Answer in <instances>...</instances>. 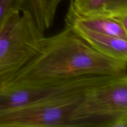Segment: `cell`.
I'll list each match as a JSON object with an SVG mask.
<instances>
[{
	"label": "cell",
	"mask_w": 127,
	"mask_h": 127,
	"mask_svg": "<svg viewBox=\"0 0 127 127\" xmlns=\"http://www.w3.org/2000/svg\"><path fill=\"white\" fill-rule=\"evenodd\" d=\"M64 27L71 29L87 43L102 54L127 63V39L98 33L76 21H65Z\"/></svg>",
	"instance_id": "cell-6"
},
{
	"label": "cell",
	"mask_w": 127,
	"mask_h": 127,
	"mask_svg": "<svg viewBox=\"0 0 127 127\" xmlns=\"http://www.w3.org/2000/svg\"><path fill=\"white\" fill-rule=\"evenodd\" d=\"M112 77L114 76L86 77L40 85H5L0 88V113L52 97L84 92Z\"/></svg>",
	"instance_id": "cell-5"
},
{
	"label": "cell",
	"mask_w": 127,
	"mask_h": 127,
	"mask_svg": "<svg viewBox=\"0 0 127 127\" xmlns=\"http://www.w3.org/2000/svg\"><path fill=\"white\" fill-rule=\"evenodd\" d=\"M127 63L99 52L69 27L45 37L34 58L6 85L53 84L91 76L126 74Z\"/></svg>",
	"instance_id": "cell-1"
},
{
	"label": "cell",
	"mask_w": 127,
	"mask_h": 127,
	"mask_svg": "<svg viewBox=\"0 0 127 127\" xmlns=\"http://www.w3.org/2000/svg\"><path fill=\"white\" fill-rule=\"evenodd\" d=\"M63 0H26L27 9L35 21L42 26L54 22L57 9Z\"/></svg>",
	"instance_id": "cell-9"
},
{
	"label": "cell",
	"mask_w": 127,
	"mask_h": 127,
	"mask_svg": "<svg viewBox=\"0 0 127 127\" xmlns=\"http://www.w3.org/2000/svg\"><path fill=\"white\" fill-rule=\"evenodd\" d=\"M108 0H70L65 21L105 16Z\"/></svg>",
	"instance_id": "cell-7"
},
{
	"label": "cell",
	"mask_w": 127,
	"mask_h": 127,
	"mask_svg": "<svg viewBox=\"0 0 127 127\" xmlns=\"http://www.w3.org/2000/svg\"><path fill=\"white\" fill-rule=\"evenodd\" d=\"M105 12V16L127 13V0H108Z\"/></svg>",
	"instance_id": "cell-11"
},
{
	"label": "cell",
	"mask_w": 127,
	"mask_h": 127,
	"mask_svg": "<svg viewBox=\"0 0 127 127\" xmlns=\"http://www.w3.org/2000/svg\"><path fill=\"white\" fill-rule=\"evenodd\" d=\"M83 93L57 95L0 113V127H73L72 113Z\"/></svg>",
	"instance_id": "cell-4"
},
{
	"label": "cell",
	"mask_w": 127,
	"mask_h": 127,
	"mask_svg": "<svg viewBox=\"0 0 127 127\" xmlns=\"http://www.w3.org/2000/svg\"><path fill=\"white\" fill-rule=\"evenodd\" d=\"M109 127H127V114L113 121Z\"/></svg>",
	"instance_id": "cell-12"
},
{
	"label": "cell",
	"mask_w": 127,
	"mask_h": 127,
	"mask_svg": "<svg viewBox=\"0 0 127 127\" xmlns=\"http://www.w3.org/2000/svg\"><path fill=\"white\" fill-rule=\"evenodd\" d=\"M26 9V0H0V27L12 10Z\"/></svg>",
	"instance_id": "cell-10"
},
{
	"label": "cell",
	"mask_w": 127,
	"mask_h": 127,
	"mask_svg": "<svg viewBox=\"0 0 127 127\" xmlns=\"http://www.w3.org/2000/svg\"><path fill=\"white\" fill-rule=\"evenodd\" d=\"M71 21H78L87 28L98 33L127 40V32L118 21L111 17L99 16Z\"/></svg>",
	"instance_id": "cell-8"
},
{
	"label": "cell",
	"mask_w": 127,
	"mask_h": 127,
	"mask_svg": "<svg viewBox=\"0 0 127 127\" xmlns=\"http://www.w3.org/2000/svg\"><path fill=\"white\" fill-rule=\"evenodd\" d=\"M127 114V73L84 92L71 115L73 127H109Z\"/></svg>",
	"instance_id": "cell-3"
},
{
	"label": "cell",
	"mask_w": 127,
	"mask_h": 127,
	"mask_svg": "<svg viewBox=\"0 0 127 127\" xmlns=\"http://www.w3.org/2000/svg\"><path fill=\"white\" fill-rule=\"evenodd\" d=\"M45 37L28 10H12L7 14L0 27V88L34 58Z\"/></svg>",
	"instance_id": "cell-2"
},
{
	"label": "cell",
	"mask_w": 127,
	"mask_h": 127,
	"mask_svg": "<svg viewBox=\"0 0 127 127\" xmlns=\"http://www.w3.org/2000/svg\"><path fill=\"white\" fill-rule=\"evenodd\" d=\"M114 18L122 25L125 31L127 32V13L121 14L114 16H109Z\"/></svg>",
	"instance_id": "cell-13"
}]
</instances>
